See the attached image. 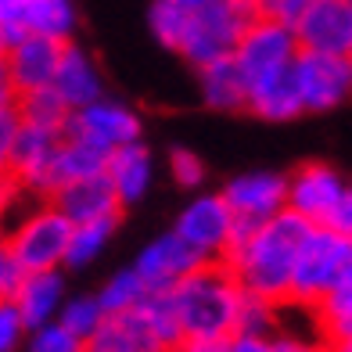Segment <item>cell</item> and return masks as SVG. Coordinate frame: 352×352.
I'll use <instances>...</instances> for the list:
<instances>
[{"label": "cell", "instance_id": "6da1fadb", "mask_svg": "<svg viewBox=\"0 0 352 352\" xmlns=\"http://www.w3.org/2000/svg\"><path fill=\"white\" fill-rule=\"evenodd\" d=\"M309 227L313 223L292 209H280L263 223H237L223 263L237 277L241 292L266 298L274 306H287L295 252Z\"/></svg>", "mask_w": 352, "mask_h": 352}, {"label": "cell", "instance_id": "7a4b0ae2", "mask_svg": "<svg viewBox=\"0 0 352 352\" xmlns=\"http://www.w3.org/2000/svg\"><path fill=\"white\" fill-rule=\"evenodd\" d=\"M169 295L184 334L227 338L237 331V313H241L245 292L227 270V263H201L176 287H169Z\"/></svg>", "mask_w": 352, "mask_h": 352}, {"label": "cell", "instance_id": "3957f363", "mask_svg": "<svg viewBox=\"0 0 352 352\" xmlns=\"http://www.w3.org/2000/svg\"><path fill=\"white\" fill-rule=\"evenodd\" d=\"M349 266H352V237L327 227V223H313L306 230V237H302L298 252H295L287 306L313 309Z\"/></svg>", "mask_w": 352, "mask_h": 352}, {"label": "cell", "instance_id": "277c9868", "mask_svg": "<svg viewBox=\"0 0 352 352\" xmlns=\"http://www.w3.org/2000/svg\"><path fill=\"white\" fill-rule=\"evenodd\" d=\"M255 19H263L259 0H212V4L187 14V29L176 54L187 58L195 69L209 65L216 58H227L234 54L237 40Z\"/></svg>", "mask_w": 352, "mask_h": 352}, {"label": "cell", "instance_id": "5b68a950", "mask_svg": "<svg viewBox=\"0 0 352 352\" xmlns=\"http://www.w3.org/2000/svg\"><path fill=\"white\" fill-rule=\"evenodd\" d=\"M72 223L61 216L47 198H36L33 209H25L19 219L4 223L0 241L19 263L22 274L33 270H61L65 266V248H69Z\"/></svg>", "mask_w": 352, "mask_h": 352}, {"label": "cell", "instance_id": "8992f818", "mask_svg": "<svg viewBox=\"0 0 352 352\" xmlns=\"http://www.w3.org/2000/svg\"><path fill=\"white\" fill-rule=\"evenodd\" d=\"M295 83H298L302 111H331L352 101V58L327 54V51H298Z\"/></svg>", "mask_w": 352, "mask_h": 352}, {"label": "cell", "instance_id": "52a82bcc", "mask_svg": "<svg viewBox=\"0 0 352 352\" xmlns=\"http://www.w3.org/2000/svg\"><path fill=\"white\" fill-rule=\"evenodd\" d=\"M61 133L90 144V148H98L101 155H111L116 148H122V144L140 140V116L122 101L98 98L83 108H72Z\"/></svg>", "mask_w": 352, "mask_h": 352}, {"label": "cell", "instance_id": "ba28073f", "mask_svg": "<svg viewBox=\"0 0 352 352\" xmlns=\"http://www.w3.org/2000/svg\"><path fill=\"white\" fill-rule=\"evenodd\" d=\"M234 227H237V216L223 201V195H198L176 216L173 234L184 245L195 248L205 263H223V255L230 248V237H234Z\"/></svg>", "mask_w": 352, "mask_h": 352}, {"label": "cell", "instance_id": "9c48e42d", "mask_svg": "<svg viewBox=\"0 0 352 352\" xmlns=\"http://www.w3.org/2000/svg\"><path fill=\"white\" fill-rule=\"evenodd\" d=\"M298 51L302 47H298L295 29H287V25L263 14V19H255L241 33V40L234 47V61L245 72V83H255L263 76H274V72L287 69Z\"/></svg>", "mask_w": 352, "mask_h": 352}, {"label": "cell", "instance_id": "30bf717a", "mask_svg": "<svg viewBox=\"0 0 352 352\" xmlns=\"http://www.w3.org/2000/svg\"><path fill=\"white\" fill-rule=\"evenodd\" d=\"M349 180L327 162H306L287 176V209L298 212L306 223H327L338 209Z\"/></svg>", "mask_w": 352, "mask_h": 352}, {"label": "cell", "instance_id": "8fae6325", "mask_svg": "<svg viewBox=\"0 0 352 352\" xmlns=\"http://www.w3.org/2000/svg\"><path fill=\"white\" fill-rule=\"evenodd\" d=\"M223 201L230 205V212L237 223H263L274 212L287 209V176L270 173V169H252L227 180V187L219 190Z\"/></svg>", "mask_w": 352, "mask_h": 352}, {"label": "cell", "instance_id": "7c38bea8", "mask_svg": "<svg viewBox=\"0 0 352 352\" xmlns=\"http://www.w3.org/2000/svg\"><path fill=\"white\" fill-rule=\"evenodd\" d=\"M295 36L302 51L349 54L352 51V4L349 0H313L309 11L295 25Z\"/></svg>", "mask_w": 352, "mask_h": 352}, {"label": "cell", "instance_id": "4fadbf2b", "mask_svg": "<svg viewBox=\"0 0 352 352\" xmlns=\"http://www.w3.org/2000/svg\"><path fill=\"white\" fill-rule=\"evenodd\" d=\"M201 263H205L201 255L190 245H184L180 237L169 230V234L155 237L151 245L140 248L133 270L140 274V280H144L148 292H169V287H176L190 274V270H198Z\"/></svg>", "mask_w": 352, "mask_h": 352}, {"label": "cell", "instance_id": "5bb4252c", "mask_svg": "<svg viewBox=\"0 0 352 352\" xmlns=\"http://www.w3.org/2000/svg\"><path fill=\"white\" fill-rule=\"evenodd\" d=\"M61 47L51 36H40V33H22L8 43L4 51V65L11 72V83L19 94L29 90H40V87H51L54 69H58V58H61Z\"/></svg>", "mask_w": 352, "mask_h": 352}, {"label": "cell", "instance_id": "9a60e30c", "mask_svg": "<svg viewBox=\"0 0 352 352\" xmlns=\"http://www.w3.org/2000/svg\"><path fill=\"white\" fill-rule=\"evenodd\" d=\"M54 209L65 216L72 227L76 223H90V219H108V216H122V205L111 190L104 173H90V176H76V180L61 184L51 198Z\"/></svg>", "mask_w": 352, "mask_h": 352}, {"label": "cell", "instance_id": "2e32d148", "mask_svg": "<svg viewBox=\"0 0 352 352\" xmlns=\"http://www.w3.org/2000/svg\"><path fill=\"white\" fill-rule=\"evenodd\" d=\"M83 352H169V345L151 331L140 309L104 316L98 331L83 338Z\"/></svg>", "mask_w": 352, "mask_h": 352}, {"label": "cell", "instance_id": "e0dca14e", "mask_svg": "<svg viewBox=\"0 0 352 352\" xmlns=\"http://www.w3.org/2000/svg\"><path fill=\"white\" fill-rule=\"evenodd\" d=\"M104 176L122 209L144 201V195L151 190L155 184V155L144 140H133V144H122L116 148L108 158H104Z\"/></svg>", "mask_w": 352, "mask_h": 352}, {"label": "cell", "instance_id": "ac0fdd59", "mask_svg": "<svg viewBox=\"0 0 352 352\" xmlns=\"http://www.w3.org/2000/svg\"><path fill=\"white\" fill-rule=\"evenodd\" d=\"M51 87H54L58 98L69 104V111L104 98V76L98 69V61H94L83 47L72 43V40L61 47V58H58V69H54Z\"/></svg>", "mask_w": 352, "mask_h": 352}, {"label": "cell", "instance_id": "d6986e66", "mask_svg": "<svg viewBox=\"0 0 352 352\" xmlns=\"http://www.w3.org/2000/svg\"><path fill=\"white\" fill-rule=\"evenodd\" d=\"M245 111H252V116H259L266 122H287V119L306 116L302 98H298V83H295V61L274 76H263L255 83H248Z\"/></svg>", "mask_w": 352, "mask_h": 352}, {"label": "cell", "instance_id": "ffe728a7", "mask_svg": "<svg viewBox=\"0 0 352 352\" xmlns=\"http://www.w3.org/2000/svg\"><path fill=\"white\" fill-rule=\"evenodd\" d=\"M11 302L22 313L29 331L47 324V320H54L61 302H65V277H61V270H33V274H22Z\"/></svg>", "mask_w": 352, "mask_h": 352}, {"label": "cell", "instance_id": "44dd1931", "mask_svg": "<svg viewBox=\"0 0 352 352\" xmlns=\"http://www.w3.org/2000/svg\"><path fill=\"white\" fill-rule=\"evenodd\" d=\"M198 90H201V101L212 111H245L248 83H245V72L237 69L234 54L201 65L198 69Z\"/></svg>", "mask_w": 352, "mask_h": 352}, {"label": "cell", "instance_id": "7402d4cb", "mask_svg": "<svg viewBox=\"0 0 352 352\" xmlns=\"http://www.w3.org/2000/svg\"><path fill=\"white\" fill-rule=\"evenodd\" d=\"M122 216H108V219H90V223H76L69 234V248H65V266L69 270H83L94 259H101V252L111 245V237L119 230Z\"/></svg>", "mask_w": 352, "mask_h": 352}, {"label": "cell", "instance_id": "603a6c76", "mask_svg": "<svg viewBox=\"0 0 352 352\" xmlns=\"http://www.w3.org/2000/svg\"><path fill=\"white\" fill-rule=\"evenodd\" d=\"M79 29V11L76 0H33L25 19V33L51 36L58 43H69Z\"/></svg>", "mask_w": 352, "mask_h": 352}, {"label": "cell", "instance_id": "cb8c5ba5", "mask_svg": "<svg viewBox=\"0 0 352 352\" xmlns=\"http://www.w3.org/2000/svg\"><path fill=\"white\" fill-rule=\"evenodd\" d=\"M19 116L22 122L43 126V130H65L69 104L54 94V87H40V90L19 94Z\"/></svg>", "mask_w": 352, "mask_h": 352}, {"label": "cell", "instance_id": "d4e9b609", "mask_svg": "<svg viewBox=\"0 0 352 352\" xmlns=\"http://www.w3.org/2000/svg\"><path fill=\"white\" fill-rule=\"evenodd\" d=\"M144 295H148V287H144V280H140V274L130 266V270H119V274H111L108 280H104V287L94 298H98V306L104 309V316H111V313H126V309H137L140 302H144Z\"/></svg>", "mask_w": 352, "mask_h": 352}, {"label": "cell", "instance_id": "484cf974", "mask_svg": "<svg viewBox=\"0 0 352 352\" xmlns=\"http://www.w3.org/2000/svg\"><path fill=\"white\" fill-rule=\"evenodd\" d=\"M313 313H316V324H320V331H324V338L331 331H338L342 324H349L352 320V266L327 287L324 298L313 306Z\"/></svg>", "mask_w": 352, "mask_h": 352}, {"label": "cell", "instance_id": "4316f807", "mask_svg": "<svg viewBox=\"0 0 352 352\" xmlns=\"http://www.w3.org/2000/svg\"><path fill=\"white\" fill-rule=\"evenodd\" d=\"M137 309L144 313V320L151 324V331H155L169 349L184 338V327H180V316H176V306H173V295H169V292H148Z\"/></svg>", "mask_w": 352, "mask_h": 352}, {"label": "cell", "instance_id": "83f0119b", "mask_svg": "<svg viewBox=\"0 0 352 352\" xmlns=\"http://www.w3.org/2000/svg\"><path fill=\"white\" fill-rule=\"evenodd\" d=\"M187 14L184 8H176L173 0H155L151 11H148V25H151V36L169 47V51H180V40H184V29H187Z\"/></svg>", "mask_w": 352, "mask_h": 352}, {"label": "cell", "instance_id": "f1b7e54d", "mask_svg": "<svg viewBox=\"0 0 352 352\" xmlns=\"http://www.w3.org/2000/svg\"><path fill=\"white\" fill-rule=\"evenodd\" d=\"M58 324L69 327L76 338H90L94 331H98V324L104 320V309L98 306V298L94 295H76V298H65L58 309Z\"/></svg>", "mask_w": 352, "mask_h": 352}, {"label": "cell", "instance_id": "f546056e", "mask_svg": "<svg viewBox=\"0 0 352 352\" xmlns=\"http://www.w3.org/2000/svg\"><path fill=\"white\" fill-rule=\"evenodd\" d=\"M25 352H83V338H76L58 320H47L25 334Z\"/></svg>", "mask_w": 352, "mask_h": 352}, {"label": "cell", "instance_id": "4dcf8cb0", "mask_svg": "<svg viewBox=\"0 0 352 352\" xmlns=\"http://www.w3.org/2000/svg\"><path fill=\"white\" fill-rule=\"evenodd\" d=\"M277 309L274 302L255 298L245 292L241 298V313H237V331H252V334H274L277 331Z\"/></svg>", "mask_w": 352, "mask_h": 352}, {"label": "cell", "instance_id": "1f68e13d", "mask_svg": "<svg viewBox=\"0 0 352 352\" xmlns=\"http://www.w3.org/2000/svg\"><path fill=\"white\" fill-rule=\"evenodd\" d=\"M169 176L176 180V187L195 190V187L205 184L209 169H205V158H201L198 151H190V148H173V151H169Z\"/></svg>", "mask_w": 352, "mask_h": 352}, {"label": "cell", "instance_id": "d6a6232c", "mask_svg": "<svg viewBox=\"0 0 352 352\" xmlns=\"http://www.w3.org/2000/svg\"><path fill=\"white\" fill-rule=\"evenodd\" d=\"M25 334L29 327H25L22 313L14 309L11 298H4L0 302V352H14L19 345H25Z\"/></svg>", "mask_w": 352, "mask_h": 352}, {"label": "cell", "instance_id": "836d02e7", "mask_svg": "<svg viewBox=\"0 0 352 352\" xmlns=\"http://www.w3.org/2000/svg\"><path fill=\"white\" fill-rule=\"evenodd\" d=\"M19 126H22V116H19V101L0 108V176H8L11 169V151H14V137H19Z\"/></svg>", "mask_w": 352, "mask_h": 352}, {"label": "cell", "instance_id": "e575fe53", "mask_svg": "<svg viewBox=\"0 0 352 352\" xmlns=\"http://www.w3.org/2000/svg\"><path fill=\"white\" fill-rule=\"evenodd\" d=\"M309 4L313 0H263V14L280 22V25H287V29H295L298 19L309 11Z\"/></svg>", "mask_w": 352, "mask_h": 352}, {"label": "cell", "instance_id": "d590c367", "mask_svg": "<svg viewBox=\"0 0 352 352\" xmlns=\"http://www.w3.org/2000/svg\"><path fill=\"white\" fill-rule=\"evenodd\" d=\"M29 4H33V0H0V25H4L8 40H14V36L25 33Z\"/></svg>", "mask_w": 352, "mask_h": 352}, {"label": "cell", "instance_id": "8d00e7d4", "mask_svg": "<svg viewBox=\"0 0 352 352\" xmlns=\"http://www.w3.org/2000/svg\"><path fill=\"white\" fill-rule=\"evenodd\" d=\"M223 352H274L270 334H252V331H234L223 342Z\"/></svg>", "mask_w": 352, "mask_h": 352}, {"label": "cell", "instance_id": "74e56055", "mask_svg": "<svg viewBox=\"0 0 352 352\" xmlns=\"http://www.w3.org/2000/svg\"><path fill=\"white\" fill-rule=\"evenodd\" d=\"M19 277H22L19 263L11 259V252L4 248V241H0V302L14 295V287H19Z\"/></svg>", "mask_w": 352, "mask_h": 352}, {"label": "cell", "instance_id": "f35d334b", "mask_svg": "<svg viewBox=\"0 0 352 352\" xmlns=\"http://www.w3.org/2000/svg\"><path fill=\"white\" fill-rule=\"evenodd\" d=\"M270 345H274V352H320V349H324V345L306 342V338L287 334V331H274V334H270Z\"/></svg>", "mask_w": 352, "mask_h": 352}, {"label": "cell", "instance_id": "ab89813d", "mask_svg": "<svg viewBox=\"0 0 352 352\" xmlns=\"http://www.w3.org/2000/svg\"><path fill=\"white\" fill-rule=\"evenodd\" d=\"M227 338H205V334H184L169 352H223Z\"/></svg>", "mask_w": 352, "mask_h": 352}, {"label": "cell", "instance_id": "60d3db41", "mask_svg": "<svg viewBox=\"0 0 352 352\" xmlns=\"http://www.w3.org/2000/svg\"><path fill=\"white\" fill-rule=\"evenodd\" d=\"M327 227H334V230H342V234L352 237V184L345 187V195H342V201H338V209L331 212Z\"/></svg>", "mask_w": 352, "mask_h": 352}, {"label": "cell", "instance_id": "b9f144b4", "mask_svg": "<svg viewBox=\"0 0 352 352\" xmlns=\"http://www.w3.org/2000/svg\"><path fill=\"white\" fill-rule=\"evenodd\" d=\"M14 101H19V90H14L11 72H8V65H4V58H0V108H8V104H14Z\"/></svg>", "mask_w": 352, "mask_h": 352}, {"label": "cell", "instance_id": "7bdbcfd3", "mask_svg": "<svg viewBox=\"0 0 352 352\" xmlns=\"http://www.w3.org/2000/svg\"><path fill=\"white\" fill-rule=\"evenodd\" d=\"M349 338H352V320H349V324H342L338 331H331L327 338H324V345L334 349V345H342V342H349Z\"/></svg>", "mask_w": 352, "mask_h": 352}, {"label": "cell", "instance_id": "ee69618b", "mask_svg": "<svg viewBox=\"0 0 352 352\" xmlns=\"http://www.w3.org/2000/svg\"><path fill=\"white\" fill-rule=\"evenodd\" d=\"M176 8H184V11H198V8H205V4H212V0H173Z\"/></svg>", "mask_w": 352, "mask_h": 352}, {"label": "cell", "instance_id": "f6af8a7d", "mask_svg": "<svg viewBox=\"0 0 352 352\" xmlns=\"http://www.w3.org/2000/svg\"><path fill=\"white\" fill-rule=\"evenodd\" d=\"M8 43H11V40H8V33H4V25H0V58H4V51H8Z\"/></svg>", "mask_w": 352, "mask_h": 352}, {"label": "cell", "instance_id": "bcb514c9", "mask_svg": "<svg viewBox=\"0 0 352 352\" xmlns=\"http://www.w3.org/2000/svg\"><path fill=\"white\" fill-rule=\"evenodd\" d=\"M331 352H352V338H349V342H342V345H334Z\"/></svg>", "mask_w": 352, "mask_h": 352}, {"label": "cell", "instance_id": "7dc6e473", "mask_svg": "<svg viewBox=\"0 0 352 352\" xmlns=\"http://www.w3.org/2000/svg\"><path fill=\"white\" fill-rule=\"evenodd\" d=\"M320 352H331V349H327V345H324V349H320Z\"/></svg>", "mask_w": 352, "mask_h": 352}, {"label": "cell", "instance_id": "c3c4849f", "mask_svg": "<svg viewBox=\"0 0 352 352\" xmlns=\"http://www.w3.org/2000/svg\"><path fill=\"white\" fill-rule=\"evenodd\" d=\"M349 4H352V0H349Z\"/></svg>", "mask_w": 352, "mask_h": 352}, {"label": "cell", "instance_id": "681fc988", "mask_svg": "<svg viewBox=\"0 0 352 352\" xmlns=\"http://www.w3.org/2000/svg\"><path fill=\"white\" fill-rule=\"evenodd\" d=\"M259 4H263V0H259Z\"/></svg>", "mask_w": 352, "mask_h": 352}]
</instances>
